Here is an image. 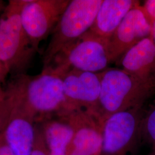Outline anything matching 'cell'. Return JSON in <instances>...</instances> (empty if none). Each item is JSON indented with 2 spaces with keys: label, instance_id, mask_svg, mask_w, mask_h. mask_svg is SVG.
Listing matches in <instances>:
<instances>
[{
  "label": "cell",
  "instance_id": "obj_7",
  "mask_svg": "<svg viewBox=\"0 0 155 155\" xmlns=\"http://www.w3.org/2000/svg\"><path fill=\"white\" fill-rule=\"evenodd\" d=\"M69 2V0H22L21 21L36 52L40 42L52 31Z\"/></svg>",
  "mask_w": 155,
  "mask_h": 155
},
{
  "label": "cell",
  "instance_id": "obj_21",
  "mask_svg": "<svg viewBox=\"0 0 155 155\" xmlns=\"http://www.w3.org/2000/svg\"><path fill=\"white\" fill-rule=\"evenodd\" d=\"M150 38L153 40L155 44V22L153 23L152 25V28H151V32H150Z\"/></svg>",
  "mask_w": 155,
  "mask_h": 155
},
{
  "label": "cell",
  "instance_id": "obj_17",
  "mask_svg": "<svg viewBox=\"0 0 155 155\" xmlns=\"http://www.w3.org/2000/svg\"><path fill=\"white\" fill-rule=\"evenodd\" d=\"M0 155H15L7 144L0 145Z\"/></svg>",
  "mask_w": 155,
  "mask_h": 155
},
{
  "label": "cell",
  "instance_id": "obj_9",
  "mask_svg": "<svg viewBox=\"0 0 155 155\" xmlns=\"http://www.w3.org/2000/svg\"><path fill=\"white\" fill-rule=\"evenodd\" d=\"M151 28L139 4L127 13L108 40L110 63L118 61L127 50L141 40L150 37Z\"/></svg>",
  "mask_w": 155,
  "mask_h": 155
},
{
  "label": "cell",
  "instance_id": "obj_5",
  "mask_svg": "<svg viewBox=\"0 0 155 155\" xmlns=\"http://www.w3.org/2000/svg\"><path fill=\"white\" fill-rule=\"evenodd\" d=\"M107 44L108 40L102 39L88 31L56 56L48 67L58 74L70 69L102 72L110 63Z\"/></svg>",
  "mask_w": 155,
  "mask_h": 155
},
{
  "label": "cell",
  "instance_id": "obj_12",
  "mask_svg": "<svg viewBox=\"0 0 155 155\" xmlns=\"http://www.w3.org/2000/svg\"><path fill=\"white\" fill-rule=\"evenodd\" d=\"M139 4L134 0H103L89 32L109 40L127 13Z\"/></svg>",
  "mask_w": 155,
  "mask_h": 155
},
{
  "label": "cell",
  "instance_id": "obj_15",
  "mask_svg": "<svg viewBox=\"0 0 155 155\" xmlns=\"http://www.w3.org/2000/svg\"><path fill=\"white\" fill-rule=\"evenodd\" d=\"M141 138L155 150V106L143 116L141 127Z\"/></svg>",
  "mask_w": 155,
  "mask_h": 155
},
{
  "label": "cell",
  "instance_id": "obj_22",
  "mask_svg": "<svg viewBox=\"0 0 155 155\" xmlns=\"http://www.w3.org/2000/svg\"><path fill=\"white\" fill-rule=\"evenodd\" d=\"M6 6L5 5V3L3 1L0 0V11H4L6 8Z\"/></svg>",
  "mask_w": 155,
  "mask_h": 155
},
{
  "label": "cell",
  "instance_id": "obj_20",
  "mask_svg": "<svg viewBox=\"0 0 155 155\" xmlns=\"http://www.w3.org/2000/svg\"><path fill=\"white\" fill-rule=\"evenodd\" d=\"M67 155H88L79 150H78L73 148H69L68 150Z\"/></svg>",
  "mask_w": 155,
  "mask_h": 155
},
{
  "label": "cell",
  "instance_id": "obj_18",
  "mask_svg": "<svg viewBox=\"0 0 155 155\" xmlns=\"http://www.w3.org/2000/svg\"><path fill=\"white\" fill-rule=\"evenodd\" d=\"M31 155H49L47 148H34Z\"/></svg>",
  "mask_w": 155,
  "mask_h": 155
},
{
  "label": "cell",
  "instance_id": "obj_3",
  "mask_svg": "<svg viewBox=\"0 0 155 155\" xmlns=\"http://www.w3.org/2000/svg\"><path fill=\"white\" fill-rule=\"evenodd\" d=\"M22 0H11L0 17V64L6 72L22 74L35 50L23 28Z\"/></svg>",
  "mask_w": 155,
  "mask_h": 155
},
{
  "label": "cell",
  "instance_id": "obj_2",
  "mask_svg": "<svg viewBox=\"0 0 155 155\" xmlns=\"http://www.w3.org/2000/svg\"><path fill=\"white\" fill-rule=\"evenodd\" d=\"M155 92V80L140 79L121 68L106 69L101 72L100 98L91 113L102 123L111 114L143 106Z\"/></svg>",
  "mask_w": 155,
  "mask_h": 155
},
{
  "label": "cell",
  "instance_id": "obj_4",
  "mask_svg": "<svg viewBox=\"0 0 155 155\" xmlns=\"http://www.w3.org/2000/svg\"><path fill=\"white\" fill-rule=\"evenodd\" d=\"M103 0H71L52 31L43 56L44 68L86 33L94 24Z\"/></svg>",
  "mask_w": 155,
  "mask_h": 155
},
{
  "label": "cell",
  "instance_id": "obj_23",
  "mask_svg": "<svg viewBox=\"0 0 155 155\" xmlns=\"http://www.w3.org/2000/svg\"><path fill=\"white\" fill-rule=\"evenodd\" d=\"M148 155H155V150H152V151Z\"/></svg>",
  "mask_w": 155,
  "mask_h": 155
},
{
  "label": "cell",
  "instance_id": "obj_10",
  "mask_svg": "<svg viewBox=\"0 0 155 155\" xmlns=\"http://www.w3.org/2000/svg\"><path fill=\"white\" fill-rule=\"evenodd\" d=\"M74 129L70 148L88 155H101L102 123L90 111L78 109L67 113Z\"/></svg>",
  "mask_w": 155,
  "mask_h": 155
},
{
  "label": "cell",
  "instance_id": "obj_1",
  "mask_svg": "<svg viewBox=\"0 0 155 155\" xmlns=\"http://www.w3.org/2000/svg\"><path fill=\"white\" fill-rule=\"evenodd\" d=\"M0 104L6 111L35 117L71 111L64 93L61 78L50 68L35 76L17 75L2 90Z\"/></svg>",
  "mask_w": 155,
  "mask_h": 155
},
{
  "label": "cell",
  "instance_id": "obj_16",
  "mask_svg": "<svg viewBox=\"0 0 155 155\" xmlns=\"http://www.w3.org/2000/svg\"><path fill=\"white\" fill-rule=\"evenodd\" d=\"M141 10L150 24L152 25L155 21V0H147L141 6Z\"/></svg>",
  "mask_w": 155,
  "mask_h": 155
},
{
  "label": "cell",
  "instance_id": "obj_13",
  "mask_svg": "<svg viewBox=\"0 0 155 155\" xmlns=\"http://www.w3.org/2000/svg\"><path fill=\"white\" fill-rule=\"evenodd\" d=\"M4 136L15 155H31L33 151L35 130L32 120L21 114L6 117Z\"/></svg>",
  "mask_w": 155,
  "mask_h": 155
},
{
  "label": "cell",
  "instance_id": "obj_8",
  "mask_svg": "<svg viewBox=\"0 0 155 155\" xmlns=\"http://www.w3.org/2000/svg\"><path fill=\"white\" fill-rule=\"evenodd\" d=\"M64 93L71 110L82 109L93 112L98 105L101 88V72L70 69L59 74Z\"/></svg>",
  "mask_w": 155,
  "mask_h": 155
},
{
  "label": "cell",
  "instance_id": "obj_6",
  "mask_svg": "<svg viewBox=\"0 0 155 155\" xmlns=\"http://www.w3.org/2000/svg\"><path fill=\"white\" fill-rule=\"evenodd\" d=\"M144 114L137 106L107 117L102 122L101 155H127L141 138Z\"/></svg>",
  "mask_w": 155,
  "mask_h": 155
},
{
  "label": "cell",
  "instance_id": "obj_19",
  "mask_svg": "<svg viewBox=\"0 0 155 155\" xmlns=\"http://www.w3.org/2000/svg\"><path fill=\"white\" fill-rule=\"evenodd\" d=\"M8 74L6 72L4 67L0 64V84L4 81Z\"/></svg>",
  "mask_w": 155,
  "mask_h": 155
},
{
  "label": "cell",
  "instance_id": "obj_14",
  "mask_svg": "<svg viewBox=\"0 0 155 155\" xmlns=\"http://www.w3.org/2000/svg\"><path fill=\"white\" fill-rule=\"evenodd\" d=\"M45 121L43 135L49 155H67L72 143L74 129L67 113Z\"/></svg>",
  "mask_w": 155,
  "mask_h": 155
},
{
  "label": "cell",
  "instance_id": "obj_11",
  "mask_svg": "<svg viewBox=\"0 0 155 155\" xmlns=\"http://www.w3.org/2000/svg\"><path fill=\"white\" fill-rule=\"evenodd\" d=\"M121 69L143 80H155V44L148 37L134 45L118 60Z\"/></svg>",
  "mask_w": 155,
  "mask_h": 155
}]
</instances>
